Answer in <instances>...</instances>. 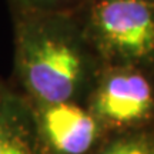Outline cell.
I'll return each mask as SVG.
<instances>
[{
  "label": "cell",
  "mask_w": 154,
  "mask_h": 154,
  "mask_svg": "<svg viewBox=\"0 0 154 154\" xmlns=\"http://www.w3.org/2000/svg\"><path fill=\"white\" fill-rule=\"evenodd\" d=\"M14 73L32 104L74 101L90 94L101 64L77 11L11 9Z\"/></svg>",
  "instance_id": "1"
},
{
  "label": "cell",
  "mask_w": 154,
  "mask_h": 154,
  "mask_svg": "<svg viewBox=\"0 0 154 154\" xmlns=\"http://www.w3.org/2000/svg\"><path fill=\"white\" fill-rule=\"evenodd\" d=\"M76 11L101 64L138 70L154 64V3L86 0Z\"/></svg>",
  "instance_id": "2"
},
{
  "label": "cell",
  "mask_w": 154,
  "mask_h": 154,
  "mask_svg": "<svg viewBox=\"0 0 154 154\" xmlns=\"http://www.w3.org/2000/svg\"><path fill=\"white\" fill-rule=\"evenodd\" d=\"M87 109L104 130H136L154 116V86L143 70L104 67L88 94Z\"/></svg>",
  "instance_id": "3"
},
{
  "label": "cell",
  "mask_w": 154,
  "mask_h": 154,
  "mask_svg": "<svg viewBox=\"0 0 154 154\" xmlns=\"http://www.w3.org/2000/svg\"><path fill=\"white\" fill-rule=\"evenodd\" d=\"M29 104L43 154H87L104 131L96 116L80 103Z\"/></svg>",
  "instance_id": "4"
},
{
  "label": "cell",
  "mask_w": 154,
  "mask_h": 154,
  "mask_svg": "<svg viewBox=\"0 0 154 154\" xmlns=\"http://www.w3.org/2000/svg\"><path fill=\"white\" fill-rule=\"evenodd\" d=\"M0 154H43L33 110L11 90L0 103Z\"/></svg>",
  "instance_id": "5"
},
{
  "label": "cell",
  "mask_w": 154,
  "mask_h": 154,
  "mask_svg": "<svg viewBox=\"0 0 154 154\" xmlns=\"http://www.w3.org/2000/svg\"><path fill=\"white\" fill-rule=\"evenodd\" d=\"M99 154H154V137L147 133H126L110 141Z\"/></svg>",
  "instance_id": "6"
},
{
  "label": "cell",
  "mask_w": 154,
  "mask_h": 154,
  "mask_svg": "<svg viewBox=\"0 0 154 154\" xmlns=\"http://www.w3.org/2000/svg\"><path fill=\"white\" fill-rule=\"evenodd\" d=\"M11 9L30 11H76L86 0H9Z\"/></svg>",
  "instance_id": "7"
},
{
  "label": "cell",
  "mask_w": 154,
  "mask_h": 154,
  "mask_svg": "<svg viewBox=\"0 0 154 154\" xmlns=\"http://www.w3.org/2000/svg\"><path fill=\"white\" fill-rule=\"evenodd\" d=\"M7 91H9V88L5 87V86L0 83V103L3 101V99H5V96L7 94Z\"/></svg>",
  "instance_id": "8"
},
{
  "label": "cell",
  "mask_w": 154,
  "mask_h": 154,
  "mask_svg": "<svg viewBox=\"0 0 154 154\" xmlns=\"http://www.w3.org/2000/svg\"><path fill=\"white\" fill-rule=\"evenodd\" d=\"M149 2H151V3H154V0H149Z\"/></svg>",
  "instance_id": "9"
}]
</instances>
